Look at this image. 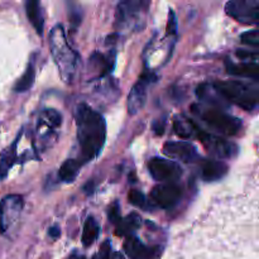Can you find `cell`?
<instances>
[{"label": "cell", "mask_w": 259, "mask_h": 259, "mask_svg": "<svg viewBox=\"0 0 259 259\" xmlns=\"http://www.w3.org/2000/svg\"><path fill=\"white\" fill-rule=\"evenodd\" d=\"M77 142L82 164L93 161L100 154L106 139V121L99 111L86 103L78 104L75 110Z\"/></svg>", "instance_id": "6da1fadb"}, {"label": "cell", "mask_w": 259, "mask_h": 259, "mask_svg": "<svg viewBox=\"0 0 259 259\" xmlns=\"http://www.w3.org/2000/svg\"><path fill=\"white\" fill-rule=\"evenodd\" d=\"M50 48L61 78L63 82L71 83L80 67V56L68 43L65 28L61 24L55 25L51 30Z\"/></svg>", "instance_id": "7a4b0ae2"}, {"label": "cell", "mask_w": 259, "mask_h": 259, "mask_svg": "<svg viewBox=\"0 0 259 259\" xmlns=\"http://www.w3.org/2000/svg\"><path fill=\"white\" fill-rule=\"evenodd\" d=\"M214 89L222 98L230 103L235 104L239 108L249 111L257 108L259 93L257 83L242 82V81H219L215 82Z\"/></svg>", "instance_id": "3957f363"}, {"label": "cell", "mask_w": 259, "mask_h": 259, "mask_svg": "<svg viewBox=\"0 0 259 259\" xmlns=\"http://www.w3.org/2000/svg\"><path fill=\"white\" fill-rule=\"evenodd\" d=\"M62 124V115L56 109H45L39 113L35 125V151L48 149L58 138V129Z\"/></svg>", "instance_id": "277c9868"}, {"label": "cell", "mask_w": 259, "mask_h": 259, "mask_svg": "<svg viewBox=\"0 0 259 259\" xmlns=\"http://www.w3.org/2000/svg\"><path fill=\"white\" fill-rule=\"evenodd\" d=\"M194 113H196L210 128L225 136H235L239 133L242 129V120L239 118L230 115L225 111L220 110L218 108H206L197 109L196 106H192Z\"/></svg>", "instance_id": "5b68a950"}, {"label": "cell", "mask_w": 259, "mask_h": 259, "mask_svg": "<svg viewBox=\"0 0 259 259\" xmlns=\"http://www.w3.org/2000/svg\"><path fill=\"white\" fill-rule=\"evenodd\" d=\"M149 3L144 0H124L116 7L115 27L118 29H125L129 27H137L143 15L148 12Z\"/></svg>", "instance_id": "8992f818"}, {"label": "cell", "mask_w": 259, "mask_h": 259, "mask_svg": "<svg viewBox=\"0 0 259 259\" xmlns=\"http://www.w3.org/2000/svg\"><path fill=\"white\" fill-rule=\"evenodd\" d=\"M195 136L199 138L202 146L210 152L218 159H228L233 158L237 156L238 147L232 142H228L227 139L222 137H217L214 134H210L207 132H204L199 126L195 125Z\"/></svg>", "instance_id": "52a82bcc"}, {"label": "cell", "mask_w": 259, "mask_h": 259, "mask_svg": "<svg viewBox=\"0 0 259 259\" xmlns=\"http://www.w3.org/2000/svg\"><path fill=\"white\" fill-rule=\"evenodd\" d=\"M225 12L233 19L244 24H257L259 22L258 0H232L225 5Z\"/></svg>", "instance_id": "ba28073f"}, {"label": "cell", "mask_w": 259, "mask_h": 259, "mask_svg": "<svg viewBox=\"0 0 259 259\" xmlns=\"http://www.w3.org/2000/svg\"><path fill=\"white\" fill-rule=\"evenodd\" d=\"M24 201L20 195H8L0 200V233L5 234L15 223L22 212Z\"/></svg>", "instance_id": "9c48e42d"}, {"label": "cell", "mask_w": 259, "mask_h": 259, "mask_svg": "<svg viewBox=\"0 0 259 259\" xmlns=\"http://www.w3.org/2000/svg\"><path fill=\"white\" fill-rule=\"evenodd\" d=\"M148 171L154 181L163 184L176 181L184 172L179 163L163 158H152L148 162Z\"/></svg>", "instance_id": "30bf717a"}, {"label": "cell", "mask_w": 259, "mask_h": 259, "mask_svg": "<svg viewBox=\"0 0 259 259\" xmlns=\"http://www.w3.org/2000/svg\"><path fill=\"white\" fill-rule=\"evenodd\" d=\"M156 80L157 77L153 73H143L141 78L137 81L136 85L132 88L128 96V104H126V108H128L131 115H136L137 113H139L143 109L147 100V91H148L149 85L156 82Z\"/></svg>", "instance_id": "8fae6325"}, {"label": "cell", "mask_w": 259, "mask_h": 259, "mask_svg": "<svg viewBox=\"0 0 259 259\" xmlns=\"http://www.w3.org/2000/svg\"><path fill=\"white\" fill-rule=\"evenodd\" d=\"M182 196V190L175 182L169 184H159L152 190L151 199L156 206L161 209H171L177 202L180 201Z\"/></svg>", "instance_id": "7c38bea8"}, {"label": "cell", "mask_w": 259, "mask_h": 259, "mask_svg": "<svg viewBox=\"0 0 259 259\" xmlns=\"http://www.w3.org/2000/svg\"><path fill=\"white\" fill-rule=\"evenodd\" d=\"M163 153L185 163H192L199 158L197 149L189 142H167L163 146Z\"/></svg>", "instance_id": "4fadbf2b"}, {"label": "cell", "mask_w": 259, "mask_h": 259, "mask_svg": "<svg viewBox=\"0 0 259 259\" xmlns=\"http://www.w3.org/2000/svg\"><path fill=\"white\" fill-rule=\"evenodd\" d=\"M124 250L131 259H152L156 249L144 244L136 235H129L124 243Z\"/></svg>", "instance_id": "5bb4252c"}, {"label": "cell", "mask_w": 259, "mask_h": 259, "mask_svg": "<svg viewBox=\"0 0 259 259\" xmlns=\"http://www.w3.org/2000/svg\"><path fill=\"white\" fill-rule=\"evenodd\" d=\"M115 65V51L111 50L109 53H101L96 51L90 57V67L98 72L99 77H106Z\"/></svg>", "instance_id": "9a60e30c"}, {"label": "cell", "mask_w": 259, "mask_h": 259, "mask_svg": "<svg viewBox=\"0 0 259 259\" xmlns=\"http://www.w3.org/2000/svg\"><path fill=\"white\" fill-rule=\"evenodd\" d=\"M228 174V164L219 159H205L201 164V177L206 182L222 180Z\"/></svg>", "instance_id": "2e32d148"}, {"label": "cell", "mask_w": 259, "mask_h": 259, "mask_svg": "<svg viewBox=\"0 0 259 259\" xmlns=\"http://www.w3.org/2000/svg\"><path fill=\"white\" fill-rule=\"evenodd\" d=\"M22 136L23 131H20L18 137L15 138V141L13 142L7 149H4L2 156H0V180H4L5 177L8 176L10 168H12L15 164V162H17V148Z\"/></svg>", "instance_id": "e0dca14e"}, {"label": "cell", "mask_w": 259, "mask_h": 259, "mask_svg": "<svg viewBox=\"0 0 259 259\" xmlns=\"http://www.w3.org/2000/svg\"><path fill=\"white\" fill-rule=\"evenodd\" d=\"M228 73L239 77L253 78L257 82L259 76V66L258 62H242V63H233L232 61H227Z\"/></svg>", "instance_id": "ac0fdd59"}, {"label": "cell", "mask_w": 259, "mask_h": 259, "mask_svg": "<svg viewBox=\"0 0 259 259\" xmlns=\"http://www.w3.org/2000/svg\"><path fill=\"white\" fill-rule=\"evenodd\" d=\"M25 13L29 19L30 24L35 29V32L39 35L43 34L45 30V15H43V9L40 7V3L37 0H30L25 4Z\"/></svg>", "instance_id": "d6986e66"}, {"label": "cell", "mask_w": 259, "mask_h": 259, "mask_svg": "<svg viewBox=\"0 0 259 259\" xmlns=\"http://www.w3.org/2000/svg\"><path fill=\"white\" fill-rule=\"evenodd\" d=\"M81 167H82V163L77 158L66 159L58 169V177L61 179V181L71 184L77 179Z\"/></svg>", "instance_id": "ffe728a7"}, {"label": "cell", "mask_w": 259, "mask_h": 259, "mask_svg": "<svg viewBox=\"0 0 259 259\" xmlns=\"http://www.w3.org/2000/svg\"><path fill=\"white\" fill-rule=\"evenodd\" d=\"M35 62L34 60H30L29 63H28L27 68H25L24 73L22 75V77L17 81L14 86V91L15 93H25V91L30 90L32 86L34 85L35 81Z\"/></svg>", "instance_id": "44dd1931"}, {"label": "cell", "mask_w": 259, "mask_h": 259, "mask_svg": "<svg viewBox=\"0 0 259 259\" xmlns=\"http://www.w3.org/2000/svg\"><path fill=\"white\" fill-rule=\"evenodd\" d=\"M142 225V218L137 212H132L126 218L119 222L116 228V235H133L137 229H139Z\"/></svg>", "instance_id": "7402d4cb"}, {"label": "cell", "mask_w": 259, "mask_h": 259, "mask_svg": "<svg viewBox=\"0 0 259 259\" xmlns=\"http://www.w3.org/2000/svg\"><path fill=\"white\" fill-rule=\"evenodd\" d=\"M99 232H100V227H99L98 222L93 217H89L86 219L85 225H83L82 237H81L83 247H90L98 239Z\"/></svg>", "instance_id": "603a6c76"}, {"label": "cell", "mask_w": 259, "mask_h": 259, "mask_svg": "<svg viewBox=\"0 0 259 259\" xmlns=\"http://www.w3.org/2000/svg\"><path fill=\"white\" fill-rule=\"evenodd\" d=\"M195 125H196V124H195L194 121L185 118H176L174 121L175 132H176V134L181 139H189L191 138V137H194Z\"/></svg>", "instance_id": "cb8c5ba5"}, {"label": "cell", "mask_w": 259, "mask_h": 259, "mask_svg": "<svg viewBox=\"0 0 259 259\" xmlns=\"http://www.w3.org/2000/svg\"><path fill=\"white\" fill-rule=\"evenodd\" d=\"M128 199L131 204L134 205V206H138L141 209H148L146 196L141 191H138V190H131V192L128 194Z\"/></svg>", "instance_id": "d4e9b609"}, {"label": "cell", "mask_w": 259, "mask_h": 259, "mask_svg": "<svg viewBox=\"0 0 259 259\" xmlns=\"http://www.w3.org/2000/svg\"><path fill=\"white\" fill-rule=\"evenodd\" d=\"M240 39H242V42L245 43V45H249L255 48L259 47V32L257 29L243 33V34L240 35Z\"/></svg>", "instance_id": "484cf974"}, {"label": "cell", "mask_w": 259, "mask_h": 259, "mask_svg": "<svg viewBox=\"0 0 259 259\" xmlns=\"http://www.w3.org/2000/svg\"><path fill=\"white\" fill-rule=\"evenodd\" d=\"M108 217H109V220H110L113 224H119L121 218H120V205H119L118 201H114L113 204L110 205V207H109L108 210Z\"/></svg>", "instance_id": "4316f807"}, {"label": "cell", "mask_w": 259, "mask_h": 259, "mask_svg": "<svg viewBox=\"0 0 259 259\" xmlns=\"http://www.w3.org/2000/svg\"><path fill=\"white\" fill-rule=\"evenodd\" d=\"M110 242H109V240H105V242L100 245V249H99V252L94 255L93 259H110Z\"/></svg>", "instance_id": "83f0119b"}, {"label": "cell", "mask_w": 259, "mask_h": 259, "mask_svg": "<svg viewBox=\"0 0 259 259\" xmlns=\"http://www.w3.org/2000/svg\"><path fill=\"white\" fill-rule=\"evenodd\" d=\"M167 33H168V35H174V37L177 35V22L174 10H169L168 23H167Z\"/></svg>", "instance_id": "f1b7e54d"}, {"label": "cell", "mask_w": 259, "mask_h": 259, "mask_svg": "<svg viewBox=\"0 0 259 259\" xmlns=\"http://www.w3.org/2000/svg\"><path fill=\"white\" fill-rule=\"evenodd\" d=\"M237 56L239 58H242V60H244V61H247L248 58H250L253 56V57H258V55H257V52H254V53H250V52H243L242 50H239L237 52Z\"/></svg>", "instance_id": "f546056e"}, {"label": "cell", "mask_w": 259, "mask_h": 259, "mask_svg": "<svg viewBox=\"0 0 259 259\" xmlns=\"http://www.w3.org/2000/svg\"><path fill=\"white\" fill-rule=\"evenodd\" d=\"M153 129L154 132H156V134H158V136H162L164 132V121L159 120V121H156L153 125Z\"/></svg>", "instance_id": "4dcf8cb0"}, {"label": "cell", "mask_w": 259, "mask_h": 259, "mask_svg": "<svg viewBox=\"0 0 259 259\" xmlns=\"http://www.w3.org/2000/svg\"><path fill=\"white\" fill-rule=\"evenodd\" d=\"M48 234H50V237H52L53 239H57V238H60V228L51 227L50 230H48Z\"/></svg>", "instance_id": "1f68e13d"}, {"label": "cell", "mask_w": 259, "mask_h": 259, "mask_svg": "<svg viewBox=\"0 0 259 259\" xmlns=\"http://www.w3.org/2000/svg\"><path fill=\"white\" fill-rule=\"evenodd\" d=\"M110 259H124V257H123V254H121V253H114L113 257H111Z\"/></svg>", "instance_id": "d6a6232c"}, {"label": "cell", "mask_w": 259, "mask_h": 259, "mask_svg": "<svg viewBox=\"0 0 259 259\" xmlns=\"http://www.w3.org/2000/svg\"><path fill=\"white\" fill-rule=\"evenodd\" d=\"M77 259H85V257H78Z\"/></svg>", "instance_id": "836d02e7"}]
</instances>
